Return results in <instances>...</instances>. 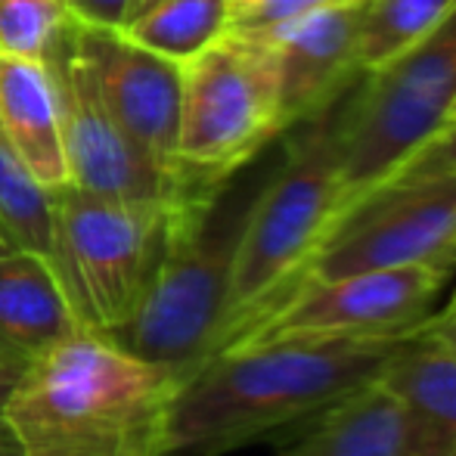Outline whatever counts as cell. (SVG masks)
Listing matches in <instances>:
<instances>
[{"mask_svg":"<svg viewBox=\"0 0 456 456\" xmlns=\"http://www.w3.org/2000/svg\"><path fill=\"white\" fill-rule=\"evenodd\" d=\"M156 0H134V6H131V16H137V12H143L146 6H152Z\"/></svg>","mask_w":456,"mask_h":456,"instance_id":"f1b7e54d","label":"cell"},{"mask_svg":"<svg viewBox=\"0 0 456 456\" xmlns=\"http://www.w3.org/2000/svg\"><path fill=\"white\" fill-rule=\"evenodd\" d=\"M0 233L19 252L47 258L53 233V192L44 190L0 127Z\"/></svg>","mask_w":456,"mask_h":456,"instance_id":"d6986e66","label":"cell"},{"mask_svg":"<svg viewBox=\"0 0 456 456\" xmlns=\"http://www.w3.org/2000/svg\"><path fill=\"white\" fill-rule=\"evenodd\" d=\"M332 4V0H255L248 10L236 12L230 19V28L248 31V35H271L282 25L295 22V19L307 16V12L320 10V6Z\"/></svg>","mask_w":456,"mask_h":456,"instance_id":"44dd1931","label":"cell"},{"mask_svg":"<svg viewBox=\"0 0 456 456\" xmlns=\"http://www.w3.org/2000/svg\"><path fill=\"white\" fill-rule=\"evenodd\" d=\"M0 127L44 190L69 186L60 91L47 60L0 53Z\"/></svg>","mask_w":456,"mask_h":456,"instance_id":"5bb4252c","label":"cell"},{"mask_svg":"<svg viewBox=\"0 0 456 456\" xmlns=\"http://www.w3.org/2000/svg\"><path fill=\"white\" fill-rule=\"evenodd\" d=\"M451 168H456V121L453 125H444L422 150H416L395 171V177H416V175H432V171H451Z\"/></svg>","mask_w":456,"mask_h":456,"instance_id":"7402d4cb","label":"cell"},{"mask_svg":"<svg viewBox=\"0 0 456 456\" xmlns=\"http://www.w3.org/2000/svg\"><path fill=\"white\" fill-rule=\"evenodd\" d=\"M69 44L85 62L102 106L118 121L121 131L165 168L192 175L177 159L181 66L127 41L121 31L87 28L75 19L69 25Z\"/></svg>","mask_w":456,"mask_h":456,"instance_id":"8fae6325","label":"cell"},{"mask_svg":"<svg viewBox=\"0 0 456 456\" xmlns=\"http://www.w3.org/2000/svg\"><path fill=\"white\" fill-rule=\"evenodd\" d=\"M252 4H255V0H230V10H233V16H236V12L248 10Z\"/></svg>","mask_w":456,"mask_h":456,"instance_id":"83f0119b","label":"cell"},{"mask_svg":"<svg viewBox=\"0 0 456 456\" xmlns=\"http://www.w3.org/2000/svg\"><path fill=\"white\" fill-rule=\"evenodd\" d=\"M451 273L438 265H403L307 280L224 351L289 338H366L413 330L432 314Z\"/></svg>","mask_w":456,"mask_h":456,"instance_id":"30bf717a","label":"cell"},{"mask_svg":"<svg viewBox=\"0 0 456 456\" xmlns=\"http://www.w3.org/2000/svg\"><path fill=\"white\" fill-rule=\"evenodd\" d=\"M280 456H403V413L376 379L307 419Z\"/></svg>","mask_w":456,"mask_h":456,"instance_id":"2e32d148","label":"cell"},{"mask_svg":"<svg viewBox=\"0 0 456 456\" xmlns=\"http://www.w3.org/2000/svg\"><path fill=\"white\" fill-rule=\"evenodd\" d=\"M72 25V22H69ZM60 91L62 146H66L69 186L102 199L183 208L215 196L227 181L215 183L196 175L165 168L140 143H134L109 115L85 62L69 44V28L47 56Z\"/></svg>","mask_w":456,"mask_h":456,"instance_id":"9c48e42d","label":"cell"},{"mask_svg":"<svg viewBox=\"0 0 456 456\" xmlns=\"http://www.w3.org/2000/svg\"><path fill=\"white\" fill-rule=\"evenodd\" d=\"M422 330H426V336H432L435 342L444 345V348L456 351V307H444L441 314H428Z\"/></svg>","mask_w":456,"mask_h":456,"instance_id":"cb8c5ba5","label":"cell"},{"mask_svg":"<svg viewBox=\"0 0 456 456\" xmlns=\"http://www.w3.org/2000/svg\"><path fill=\"white\" fill-rule=\"evenodd\" d=\"M69 16L87 28L118 31L131 19L134 0H66Z\"/></svg>","mask_w":456,"mask_h":456,"instance_id":"603a6c76","label":"cell"},{"mask_svg":"<svg viewBox=\"0 0 456 456\" xmlns=\"http://www.w3.org/2000/svg\"><path fill=\"white\" fill-rule=\"evenodd\" d=\"M240 175V171H236ZM230 177L215 196L177 208L168 252L127 323L100 336L186 379L217 351L230 276L258 186Z\"/></svg>","mask_w":456,"mask_h":456,"instance_id":"3957f363","label":"cell"},{"mask_svg":"<svg viewBox=\"0 0 456 456\" xmlns=\"http://www.w3.org/2000/svg\"><path fill=\"white\" fill-rule=\"evenodd\" d=\"M175 215L168 205L118 202L75 186L53 192L47 261L81 330L112 332L134 317L168 252Z\"/></svg>","mask_w":456,"mask_h":456,"instance_id":"5b68a950","label":"cell"},{"mask_svg":"<svg viewBox=\"0 0 456 456\" xmlns=\"http://www.w3.org/2000/svg\"><path fill=\"white\" fill-rule=\"evenodd\" d=\"M444 267H451V271H456V240H453V246L447 248V255H444Z\"/></svg>","mask_w":456,"mask_h":456,"instance_id":"4316f807","label":"cell"},{"mask_svg":"<svg viewBox=\"0 0 456 456\" xmlns=\"http://www.w3.org/2000/svg\"><path fill=\"white\" fill-rule=\"evenodd\" d=\"M456 240V168L395 177L348 208L311 255L307 280L382 271L403 265H438ZM451 271V267H447Z\"/></svg>","mask_w":456,"mask_h":456,"instance_id":"ba28073f","label":"cell"},{"mask_svg":"<svg viewBox=\"0 0 456 456\" xmlns=\"http://www.w3.org/2000/svg\"><path fill=\"white\" fill-rule=\"evenodd\" d=\"M0 456H28V453L22 451V444L12 438L10 428L4 426V419H0Z\"/></svg>","mask_w":456,"mask_h":456,"instance_id":"484cf974","label":"cell"},{"mask_svg":"<svg viewBox=\"0 0 456 456\" xmlns=\"http://www.w3.org/2000/svg\"><path fill=\"white\" fill-rule=\"evenodd\" d=\"M456 121V100H453V106H451V112H447V125H453Z\"/></svg>","mask_w":456,"mask_h":456,"instance_id":"4dcf8cb0","label":"cell"},{"mask_svg":"<svg viewBox=\"0 0 456 456\" xmlns=\"http://www.w3.org/2000/svg\"><path fill=\"white\" fill-rule=\"evenodd\" d=\"M453 100L456 10L407 53L366 72L354 102L336 112L342 143L336 221L366 192L391 181L395 171L447 125Z\"/></svg>","mask_w":456,"mask_h":456,"instance_id":"8992f818","label":"cell"},{"mask_svg":"<svg viewBox=\"0 0 456 456\" xmlns=\"http://www.w3.org/2000/svg\"><path fill=\"white\" fill-rule=\"evenodd\" d=\"M81 326L62 295L50 261L37 252L0 258V357L28 366Z\"/></svg>","mask_w":456,"mask_h":456,"instance_id":"9a60e30c","label":"cell"},{"mask_svg":"<svg viewBox=\"0 0 456 456\" xmlns=\"http://www.w3.org/2000/svg\"><path fill=\"white\" fill-rule=\"evenodd\" d=\"M453 456H456V451H453Z\"/></svg>","mask_w":456,"mask_h":456,"instance_id":"d6a6232c","label":"cell"},{"mask_svg":"<svg viewBox=\"0 0 456 456\" xmlns=\"http://www.w3.org/2000/svg\"><path fill=\"white\" fill-rule=\"evenodd\" d=\"M379 385L403 413V456H453L456 351L435 342L419 326L385 361Z\"/></svg>","mask_w":456,"mask_h":456,"instance_id":"4fadbf2b","label":"cell"},{"mask_svg":"<svg viewBox=\"0 0 456 456\" xmlns=\"http://www.w3.org/2000/svg\"><path fill=\"white\" fill-rule=\"evenodd\" d=\"M447 307H456V295H453V301H451V305H447Z\"/></svg>","mask_w":456,"mask_h":456,"instance_id":"1f68e13d","label":"cell"},{"mask_svg":"<svg viewBox=\"0 0 456 456\" xmlns=\"http://www.w3.org/2000/svg\"><path fill=\"white\" fill-rule=\"evenodd\" d=\"M69 22L66 0H0V53L47 60Z\"/></svg>","mask_w":456,"mask_h":456,"instance_id":"ffe728a7","label":"cell"},{"mask_svg":"<svg viewBox=\"0 0 456 456\" xmlns=\"http://www.w3.org/2000/svg\"><path fill=\"white\" fill-rule=\"evenodd\" d=\"M230 0H156L118 31L127 41L183 66L230 28Z\"/></svg>","mask_w":456,"mask_h":456,"instance_id":"e0dca14e","label":"cell"},{"mask_svg":"<svg viewBox=\"0 0 456 456\" xmlns=\"http://www.w3.org/2000/svg\"><path fill=\"white\" fill-rule=\"evenodd\" d=\"M282 134L280 62L267 37L227 28L181 66L177 159L186 171L230 181Z\"/></svg>","mask_w":456,"mask_h":456,"instance_id":"52a82bcc","label":"cell"},{"mask_svg":"<svg viewBox=\"0 0 456 456\" xmlns=\"http://www.w3.org/2000/svg\"><path fill=\"white\" fill-rule=\"evenodd\" d=\"M22 370H25L22 363H12V361H4V357H0V413H4V403H6V397H10L12 385H16L19 376H22Z\"/></svg>","mask_w":456,"mask_h":456,"instance_id":"d4e9b609","label":"cell"},{"mask_svg":"<svg viewBox=\"0 0 456 456\" xmlns=\"http://www.w3.org/2000/svg\"><path fill=\"white\" fill-rule=\"evenodd\" d=\"M336 106L311 118V127L289 143L282 165L258 186L242 227L230 276V298L217 351L271 314L301 280L311 255L330 233L338 211Z\"/></svg>","mask_w":456,"mask_h":456,"instance_id":"277c9868","label":"cell"},{"mask_svg":"<svg viewBox=\"0 0 456 456\" xmlns=\"http://www.w3.org/2000/svg\"><path fill=\"white\" fill-rule=\"evenodd\" d=\"M183 379L78 330L31 361L4 403V426L28 456H162Z\"/></svg>","mask_w":456,"mask_h":456,"instance_id":"7a4b0ae2","label":"cell"},{"mask_svg":"<svg viewBox=\"0 0 456 456\" xmlns=\"http://www.w3.org/2000/svg\"><path fill=\"white\" fill-rule=\"evenodd\" d=\"M456 10V0H363L357 28V66L376 72L432 35Z\"/></svg>","mask_w":456,"mask_h":456,"instance_id":"ac0fdd59","label":"cell"},{"mask_svg":"<svg viewBox=\"0 0 456 456\" xmlns=\"http://www.w3.org/2000/svg\"><path fill=\"white\" fill-rule=\"evenodd\" d=\"M361 12L363 0H332L271 35H261L273 44L280 62L282 131L332 109L351 81L363 78L357 66Z\"/></svg>","mask_w":456,"mask_h":456,"instance_id":"7c38bea8","label":"cell"},{"mask_svg":"<svg viewBox=\"0 0 456 456\" xmlns=\"http://www.w3.org/2000/svg\"><path fill=\"white\" fill-rule=\"evenodd\" d=\"M10 252H12V246L4 240V233H0V258H4V255H10Z\"/></svg>","mask_w":456,"mask_h":456,"instance_id":"f546056e","label":"cell"},{"mask_svg":"<svg viewBox=\"0 0 456 456\" xmlns=\"http://www.w3.org/2000/svg\"><path fill=\"white\" fill-rule=\"evenodd\" d=\"M419 326L366 338H289L211 357L177 388L162 456H224L314 419L376 382Z\"/></svg>","mask_w":456,"mask_h":456,"instance_id":"6da1fadb","label":"cell"}]
</instances>
